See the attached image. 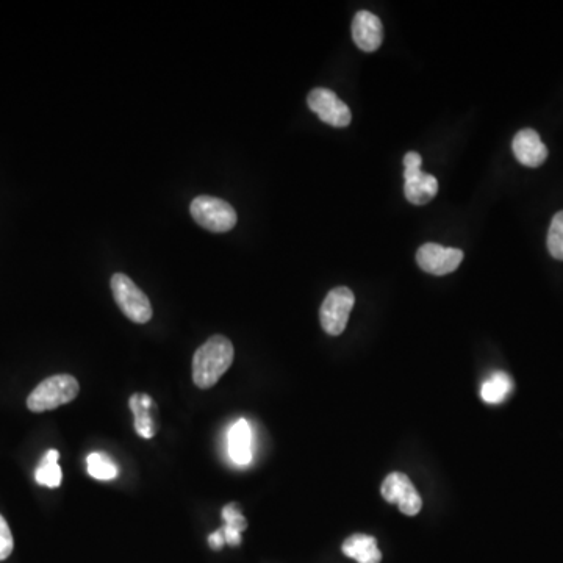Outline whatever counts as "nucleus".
<instances>
[{
	"label": "nucleus",
	"instance_id": "f257e3e1",
	"mask_svg": "<svg viewBox=\"0 0 563 563\" xmlns=\"http://www.w3.org/2000/svg\"><path fill=\"white\" fill-rule=\"evenodd\" d=\"M234 345L224 335H213L194 352L193 381L196 387L207 390L215 387L234 363Z\"/></svg>",
	"mask_w": 563,
	"mask_h": 563
},
{
	"label": "nucleus",
	"instance_id": "f03ea898",
	"mask_svg": "<svg viewBox=\"0 0 563 563\" xmlns=\"http://www.w3.org/2000/svg\"><path fill=\"white\" fill-rule=\"evenodd\" d=\"M80 385L76 377L57 374L41 382L27 399L30 412L43 413L58 409L74 401L79 395Z\"/></svg>",
	"mask_w": 563,
	"mask_h": 563
},
{
	"label": "nucleus",
	"instance_id": "7ed1b4c3",
	"mask_svg": "<svg viewBox=\"0 0 563 563\" xmlns=\"http://www.w3.org/2000/svg\"><path fill=\"white\" fill-rule=\"evenodd\" d=\"M190 213L199 226L213 234H224L237 226L238 216L234 207L215 196H198L193 199Z\"/></svg>",
	"mask_w": 563,
	"mask_h": 563
},
{
	"label": "nucleus",
	"instance_id": "20e7f679",
	"mask_svg": "<svg viewBox=\"0 0 563 563\" xmlns=\"http://www.w3.org/2000/svg\"><path fill=\"white\" fill-rule=\"evenodd\" d=\"M110 287H112L116 304L130 321L137 324H146L151 321V301L129 276L116 273L110 280Z\"/></svg>",
	"mask_w": 563,
	"mask_h": 563
},
{
	"label": "nucleus",
	"instance_id": "39448f33",
	"mask_svg": "<svg viewBox=\"0 0 563 563\" xmlns=\"http://www.w3.org/2000/svg\"><path fill=\"white\" fill-rule=\"evenodd\" d=\"M356 304V296L348 287H337L329 291L320 310L321 327L326 334L337 337L345 332L349 315Z\"/></svg>",
	"mask_w": 563,
	"mask_h": 563
},
{
	"label": "nucleus",
	"instance_id": "423d86ee",
	"mask_svg": "<svg viewBox=\"0 0 563 563\" xmlns=\"http://www.w3.org/2000/svg\"><path fill=\"white\" fill-rule=\"evenodd\" d=\"M421 155L409 152L404 157V194L413 205H424L431 202L438 193V180L431 174L421 171Z\"/></svg>",
	"mask_w": 563,
	"mask_h": 563
},
{
	"label": "nucleus",
	"instance_id": "0eeeda50",
	"mask_svg": "<svg viewBox=\"0 0 563 563\" xmlns=\"http://www.w3.org/2000/svg\"><path fill=\"white\" fill-rule=\"evenodd\" d=\"M310 110L320 116L321 121L332 127H348L352 113L348 105L341 101L334 91L327 88H315L307 97Z\"/></svg>",
	"mask_w": 563,
	"mask_h": 563
},
{
	"label": "nucleus",
	"instance_id": "6e6552de",
	"mask_svg": "<svg viewBox=\"0 0 563 563\" xmlns=\"http://www.w3.org/2000/svg\"><path fill=\"white\" fill-rule=\"evenodd\" d=\"M382 496L388 503L398 504L399 510L404 515H418L423 507V499L420 493L416 492L415 485L404 473H391L385 477L381 488Z\"/></svg>",
	"mask_w": 563,
	"mask_h": 563
},
{
	"label": "nucleus",
	"instance_id": "1a4fd4ad",
	"mask_svg": "<svg viewBox=\"0 0 563 563\" xmlns=\"http://www.w3.org/2000/svg\"><path fill=\"white\" fill-rule=\"evenodd\" d=\"M463 260V251L457 248H445L442 244L426 243L416 252V263L424 273L434 276H446L459 268Z\"/></svg>",
	"mask_w": 563,
	"mask_h": 563
},
{
	"label": "nucleus",
	"instance_id": "9d476101",
	"mask_svg": "<svg viewBox=\"0 0 563 563\" xmlns=\"http://www.w3.org/2000/svg\"><path fill=\"white\" fill-rule=\"evenodd\" d=\"M352 38L363 52H374L384 41V26L381 19L371 11L360 10L352 21Z\"/></svg>",
	"mask_w": 563,
	"mask_h": 563
},
{
	"label": "nucleus",
	"instance_id": "9b49d317",
	"mask_svg": "<svg viewBox=\"0 0 563 563\" xmlns=\"http://www.w3.org/2000/svg\"><path fill=\"white\" fill-rule=\"evenodd\" d=\"M512 151L521 165L528 168H538L548 158V148L535 130L523 129L515 135L512 141Z\"/></svg>",
	"mask_w": 563,
	"mask_h": 563
},
{
	"label": "nucleus",
	"instance_id": "f8f14e48",
	"mask_svg": "<svg viewBox=\"0 0 563 563\" xmlns=\"http://www.w3.org/2000/svg\"><path fill=\"white\" fill-rule=\"evenodd\" d=\"M230 459L246 467L252 462V429L246 420H238L229 431Z\"/></svg>",
	"mask_w": 563,
	"mask_h": 563
},
{
	"label": "nucleus",
	"instance_id": "ddd939ff",
	"mask_svg": "<svg viewBox=\"0 0 563 563\" xmlns=\"http://www.w3.org/2000/svg\"><path fill=\"white\" fill-rule=\"evenodd\" d=\"M343 554L359 563H381V549L377 548L376 538L366 534H354L341 546Z\"/></svg>",
	"mask_w": 563,
	"mask_h": 563
},
{
	"label": "nucleus",
	"instance_id": "4468645a",
	"mask_svg": "<svg viewBox=\"0 0 563 563\" xmlns=\"http://www.w3.org/2000/svg\"><path fill=\"white\" fill-rule=\"evenodd\" d=\"M512 390L513 382L509 374L496 371L482 385L481 398L487 404H501L506 401Z\"/></svg>",
	"mask_w": 563,
	"mask_h": 563
},
{
	"label": "nucleus",
	"instance_id": "2eb2a0df",
	"mask_svg": "<svg viewBox=\"0 0 563 563\" xmlns=\"http://www.w3.org/2000/svg\"><path fill=\"white\" fill-rule=\"evenodd\" d=\"M130 410L135 415V429L143 438L154 437V423H152V399L149 395H133L129 401Z\"/></svg>",
	"mask_w": 563,
	"mask_h": 563
},
{
	"label": "nucleus",
	"instance_id": "dca6fc26",
	"mask_svg": "<svg viewBox=\"0 0 563 563\" xmlns=\"http://www.w3.org/2000/svg\"><path fill=\"white\" fill-rule=\"evenodd\" d=\"M58 459H60V454L55 449H51L44 454L35 471V479L38 484L49 488L60 487L63 473H61L60 465H58Z\"/></svg>",
	"mask_w": 563,
	"mask_h": 563
},
{
	"label": "nucleus",
	"instance_id": "f3484780",
	"mask_svg": "<svg viewBox=\"0 0 563 563\" xmlns=\"http://www.w3.org/2000/svg\"><path fill=\"white\" fill-rule=\"evenodd\" d=\"M223 518L226 524L221 529H223L226 543L232 546L240 545L241 532L246 531V528H248V521L243 517L240 506L235 503L227 504L223 509Z\"/></svg>",
	"mask_w": 563,
	"mask_h": 563
},
{
	"label": "nucleus",
	"instance_id": "a211bd4d",
	"mask_svg": "<svg viewBox=\"0 0 563 563\" xmlns=\"http://www.w3.org/2000/svg\"><path fill=\"white\" fill-rule=\"evenodd\" d=\"M88 474L97 481H113L118 476V467L104 452H93L87 459Z\"/></svg>",
	"mask_w": 563,
	"mask_h": 563
},
{
	"label": "nucleus",
	"instance_id": "6ab92c4d",
	"mask_svg": "<svg viewBox=\"0 0 563 563\" xmlns=\"http://www.w3.org/2000/svg\"><path fill=\"white\" fill-rule=\"evenodd\" d=\"M546 244H548L549 254L553 255L554 259L563 262V210L554 215L551 226H549Z\"/></svg>",
	"mask_w": 563,
	"mask_h": 563
},
{
	"label": "nucleus",
	"instance_id": "aec40b11",
	"mask_svg": "<svg viewBox=\"0 0 563 563\" xmlns=\"http://www.w3.org/2000/svg\"><path fill=\"white\" fill-rule=\"evenodd\" d=\"M13 546H15L13 535H11L7 521L0 515V560L8 559L11 556Z\"/></svg>",
	"mask_w": 563,
	"mask_h": 563
},
{
	"label": "nucleus",
	"instance_id": "412c9836",
	"mask_svg": "<svg viewBox=\"0 0 563 563\" xmlns=\"http://www.w3.org/2000/svg\"><path fill=\"white\" fill-rule=\"evenodd\" d=\"M208 543H210V546H212L213 549H216V551L223 548L224 543H226L223 529H219V531L213 532V534L208 537Z\"/></svg>",
	"mask_w": 563,
	"mask_h": 563
}]
</instances>
